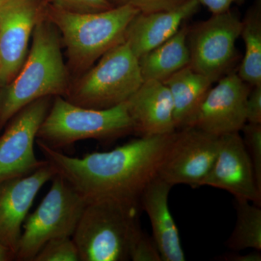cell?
I'll return each mask as SVG.
<instances>
[{"mask_svg":"<svg viewBox=\"0 0 261 261\" xmlns=\"http://www.w3.org/2000/svg\"><path fill=\"white\" fill-rule=\"evenodd\" d=\"M175 132L140 137L108 152L70 157L36 141L60 175L87 201L101 198L140 202L141 194L157 177Z\"/></svg>","mask_w":261,"mask_h":261,"instance_id":"1","label":"cell"},{"mask_svg":"<svg viewBox=\"0 0 261 261\" xmlns=\"http://www.w3.org/2000/svg\"><path fill=\"white\" fill-rule=\"evenodd\" d=\"M62 48L58 29L44 14L33 32L23 66L9 84L0 88V130L30 103L44 97H65L70 72Z\"/></svg>","mask_w":261,"mask_h":261,"instance_id":"2","label":"cell"},{"mask_svg":"<svg viewBox=\"0 0 261 261\" xmlns=\"http://www.w3.org/2000/svg\"><path fill=\"white\" fill-rule=\"evenodd\" d=\"M139 13L130 6L97 13H74L48 3L45 8L46 17L58 29L66 49L68 70L78 76L124 40L128 24Z\"/></svg>","mask_w":261,"mask_h":261,"instance_id":"3","label":"cell"},{"mask_svg":"<svg viewBox=\"0 0 261 261\" xmlns=\"http://www.w3.org/2000/svg\"><path fill=\"white\" fill-rule=\"evenodd\" d=\"M140 202L101 198L87 201L72 240L80 261L130 260L142 231Z\"/></svg>","mask_w":261,"mask_h":261,"instance_id":"4","label":"cell"},{"mask_svg":"<svg viewBox=\"0 0 261 261\" xmlns=\"http://www.w3.org/2000/svg\"><path fill=\"white\" fill-rule=\"evenodd\" d=\"M132 134L135 130L126 102L98 110L76 106L58 96L51 102L37 140L60 150L81 140L110 142Z\"/></svg>","mask_w":261,"mask_h":261,"instance_id":"5","label":"cell"},{"mask_svg":"<svg viewBox=\"0 0 261 261\" xmlns=\"http://www.w3.org/2000/svg\"><path fill=\"white\" fill-rule=\"evenodd\" d=\"M143 82L139 58L123 40L70 82L64 98L82 107L108 109L126 102Z\"/></svg>","mask_w":261,"mask_h":261,"instance_id":"6","label":"cell"},{"mask_svg":"<svg viewBox=\"0 0 261 261\" xmlns=\"http://www.w3.org/2000/svg\"><path fill=\"white\" fill-rule=\"evenodd\" d=\"M87 203L84 196L56 174L47 195L24 221L15 260L33 261L49 240L71 238Z\"/></svg>","mask_w":261,"mask_h":261,"instance_id":"7","label":"cell"},{"mask_svg":"<svg viewBox=\"0 0 261 261\" xmlns=\"http://www.w3.org/2000/svg\"><path fill=\"white\" fill-rule=\"evenodd\" d=\"M241 29L242 19L231 9L189 27V65L217 82L231 72Z\"/></svg>","mask_w":261,"mask_h":261,"instance_id":"8","label":"cell"},{"mask_svg":"<svg viewBox=\"0 0 261 261\" xmlns=\"http://www.w3.org/2000/svg\"><path fill=\"white\" fill-rule=\"evenodd\" d=\"M221 136L195 127L176 130L159 169L158 176L173 187H202L219 152Z\"/></svg>","mask_w":261,"mask_h":261,"instance_id":"9","label":"cell"},{"mask_svg":"<svg viewBox=\"0 0 261 261\" xmlns=\"http://www.w3.org/2000/svg\"><path fill=\"white\" fill-rule=\"evenodd\" d=\"M53 98L44 97L30 103L8 122L0 137V181L27 176L45 164L46 161L36 157L34 143Z\"/></svg>","mask_w":261,"mask_h":261,"instance_id":"10","label":"cell"},{"mask_svg":"<svg viewBox=\"0 0 261 261\" xmlns=\"http://www.w3.org/2000/svg\"><path fill=\"white\" fill-rule=\"evenodd\" d=\"M46 0L0 3V88L16 76L28 56L33 32L45 14Z\"/></svg>","mask_w":261,"mask_h":261,"instance_id":"11","label":"cell"},{"mask_svg":"<svg viewBox=\"0 0 261 261\" xmlns=\"http://www.w3.org/2000/svg\"><path fill=\"white\" fill-rule=\"evenodd\" d=\"M217 82L184 127H195L217 136L241 132L247 123L246 102L252 87L232 71Z\"/></svg>","mask_w":261,"mask_h":261,"instance_id":"12","label":"cell"},{"mask_svg":"<svg viewBox=\"0 0 261 261\" xmlns=\"http://www.w3.org/2000/svg\"><path fill=\"white\" fill-rule=\"evenodd\" d=\"M202 186L225 190L234 199L261 206V190L240 132L221 136L217 157Z\"/></svg>","mask_w":261,"mask_h":261,"instance_id":"13","label":"cell"},{"mask_svg":"<svg viewBox=\"0 0 261 261\" xmlns=\"http://www.w3.org/2000/svg\"><path fill=\"white\" fill-rule=\"evenodd\" d=\"M57 174L46 163L27 175L0 181V242L16 257L24 221L39 190Z\"/></svg>","mask_w":261,"mask_h":261,"instance_id":"14","label":"cell"},{"mask_svg":"<svg viewBox=\"0 0 261 261\" xmlns=\"http://www.w3.org/2000/svg\"><path fill=\"white\" fill-rule=\"evenodd\" d=\"M126 104L136 135L153 137L170 135L177 130L172 98L162 82L144 81Z\"/></svg>","mask_w":261,"mask_h":261,"instance_id":"15","label":"cell"},{"mask_svg":"<svg viewBox=\"0 0 261 261\" xmlns=\"http://www.w3.org/2000/svg\"><path fill=\"white\" fill-rule=\"evenodd\" d=\"M200 6L198 0H189L173 10L139 13L128 24L124 41L140 58L172 37L187 19L198 11Z\"/></svg>","mask_w":261,"mask_h":261,"instance_id":"16","label":"cell"},{"mask_svg":"<svg viewBox=\"0 0 261 261\" xmlns=\"http://www.w3.org/2000/svg\"><path fill=\"white\" fill-rule=\"evenodd\" d=\"M172 187L157 176L141 194L140 204L150 221L152 238L162 260L185 261L186 257L179 231L168 205V196Z\"/></svg>","mask_w":261,"mask_h":261,"instance_id":"17","label":"cell"},{"mask_svg":"<svg viewBox=\"0 0 261 261\" xmlns=\"http://www.w3.org/2000/svg\"><path fill=\"white\" fill-rule=\"evenodd\" d=\"M189 25L186 23L172 37L139 58L144 81L163 82L173 73L190 65L187 45Z\"/></svg>","mask_w":261,"mask_h":261,"instance_id":"18","label":"cell"},{"mask_svg":"<svg viewBox=\"0 0 261 261\" xmlns=\"http://www.w3.org/2000/svg\"><path fill=\"white\" fill-rule=\"evenodd\" d=\"M172 98L176 129L183 128L214 81L192 69L190 65L173 73L162 82Z\"/></svg>","mask_w":261,"mask_h":261,"instance_id":"19","label":"cell"},{"mask_svg":"<svg viewBox=\"0 0 261 261\" xmlns=\"http://www.w3.org/2000/svg\"><path fill=\"white\" fill-rule=\"evenodd\" d=\"M240 37L245 44V56L238 75L253 87L261 85V0H256L242 20Z\"/></svg>","mask_w":261,"mask_h":261,"instance_id":"20","label":"cell"},{"mask_svg":"<svg viewBox=\"0 0 261 261\" xmlns=\"http://www.w3.org/2000/svg\"><path fill=\"white\" fill-rule=\"evenodd\" d=\"M234 200L236 224L226 246L234 252L246 249L261 252V206L245 200Z\"/></svg>","mask_w":261,"mask_h":261,"instance_id":"21","label":"cell"},{"mask_svg":"<svg viewBox=\"0 0 261 261\" xmlns=\"http://www.w3.org/2000/svg\"><path fill=\"white\" fill-rule=\"evenodd\" d=\"M33 261H80V258L73 240L65 237L47 242Z\"/></svg>","mask_w":261,"mask_h":261,"instance_id":"22","label":"cell"},{"mask_svg":"<svg viewBox=\"0 0 261 261\" xmlns=\"http://www.w3.org/2000/svg\"><path fill=\"white\" fill-rule=\"evenodd\" d=\"M243 132L244 145L251 161L257 186L261 190V123H246Z\"/></svg>","mask_w":261,"mask_h":261,"instance_id":"23","label":"cell"},{"mask_svg":"<svg viewBox=\"0 0 261 261\" xmlns=\"http://www.w3.org/2000/svg\"><path fill=\"white\" fill-rule=\"evenodd\" d=\"M113 7L130 6L140 13L171 10L185 4L189 0H108Z\"/></svg>","mask_w":261,"mask_h":261,"instance_id":"24","label":"cell"},{"mask_svg":"<svg viewBox=\"0 0 261 261\" xmlns=\"http://www.w3.org/2000/svg\"><path fill=\"white\" fill-rule=\"evenodd\" d=\"M130 260L163 261L153 239L144 232L143 230L139 233L132 245L130 252Z\"/></svg>","mask_w":261,"mask_h":261,"instance_id":"25","label":"cell"},{"mask_svg":"<svg viewBox=\"0 0 261 261\" xmlns=\"http://www.w3.org/2000/svg\"><path fill=\"white\" fill-rule=\"evenodd\" d=\"M51 5L74 13H97L114 8L108 0H47Z\"/></svg>","mask_w":261,"mask_h":261,"instance_id":"26","label":"cell"},{"mask_svg":"<svg viewBox=\"0 0 261 261\" xmlns=\"http://www.w3.org/2000/svg\"><path fill=\"white\" fill-rule=\"evenodd\" d=\"M247 123H261V85L250 89L246 102Z\"/></svg>","mask_w":261,"mask_h":261,"instance_id":"27","label":"cell"},{"mask_svg":"<svg viewBox=\"0 0 261 261\" xmlns=\"http://www.w3.org/2000/svg\"><path fill=\"white\" fill-rule=\"evenodd\" d=\"M245 0H198L200 5L206 7L212 15L225 13L231 8L233 3H242Z\"/></svg>","mask_w":261,"mask_h":261,"instance_id":"28","label":"cell"},{"mask_svg":"<svg viewBox=\"0 0 261 261\" xmlns=\"http://www.w3.org/2000/svg\"><path fill=\"white\" fill-rule=\"evenodd\" d=\"M261 252L255 250L252 253L247 255H240L239 253L226 254L222 255L221 260L228 261H260Z\"/></svg>","mask_w":261,"mask_h":261,"instance_id":"29","label":"cell"},{"mask_svg":"<svg viewBox=\"0 0 261 261\" xmlns=\"http://www.w3.org/2000/svg\"><path fill=\"white\" fill-rule=\"evenodd\" d=\"M15 255L4 244L0 242V261L15 260Z\"/></svg>","mask_w":261,"mask_h":261,"instance_id":"30","label":"cell"},{"mask_svg":"<svg viewBox=\"0 0 261 261\" xmlns=\"http://www.w3.org/2000/svg\"><path fill=\"white\" fill-rule=\"evenodd\" d=\"M3 1H4V0H0V3H3Z\"/></svg>","mask_w":261,"mask_h":261,"instance_id":"31","label":"cell"},{"mask_svg":"<svg viewBox=\"0 0 261 261\" xmlns=\"http://www.w3.org/2000/svg\"><path fill=\"white\" fill-rule=\"evenodd\" d=\"M46 1H47V0H46Z\"/></svg>","mask_w":261,"mask_h":261,"instance_id":"32","label":"cell"}]
</instances>
